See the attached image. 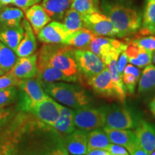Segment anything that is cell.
Here are the masks:
<instances>
[{
	"label": "cell",
	"mask_w": 155,
	"mask_h": 155,
	"mask_svg": "<svg viewBox=\"0 0 155 155\" xmlns=\"http://www.w3.org/2000/svg\"><path fill=\"white\" fill-rule=\"evenodd\" d=\"M64 137L31 113L18 111L0 131V155H68Z\"/></svg>",
	"instance_id": "1"
},
{
	"label": "cell",
	"mask_w": 155,
	"mask_h": 155,
	"mask_svg": "<svg viewBox=\"0 0 155 155\" xmlns=\"http://www.w3.org/2000/svg\"><path fill=\"white\" fill-rule=\"evenodd\" d=\"M75 50L64 44H45L38 54V66H51L61 71L77 82L80 78Z\"/></svg>",
	"instance_id": "2"
},
{
	"label": "cell",
	"mask_w": 155,
	"mask_h": 155,
	"mask_svg": "<svg viewBox=\"0 0 155 155\" xmlns=\"http://www.w3.org/2000/svg\"><path fill=\"white\" fill-rule=\"evenodd\" d=\"M101 9L114 25L119 38H126L137 33L142 24L140 13L129 7L104 0Z\"/></svg>",
	"instance_id": "3"
},
{
	"label": "cell",
	"mask_w": 155,
	"mask_h": 155,
	"mask_svg": "<svg viewBox=\"0 0 155 155\" xmlns=\"http://www.w3.org/2000/svg\"><path fill=\"white\" fill-rule=\"evenodd\" d=\"M40 84L45 91L56 101L75 109L88 106L91 100L86 91L77 85L64 82L40 83Z\"/></svg>",
	"instance_id": "4"
},
{
	"label": "cell",
	"mask_w": 155,
	"mask_h": 155,
	"mask_svg": "<svg viewBox=\"0 0 155 155\" xmlns=\"http://www.w3.org/2000/svg\"><path fill=\"white\" fill-rule=\"evenodd\" d=\"M18 97L17 108L19 111L30 113L37 103L42 101L49 96L44 91L37 78L21 79L17 85Z\"/></svg>",
	"instance_id": "5"
},
{
	"label": "cell",
	"mask_w": 155,
	"mask_h": 155,
	"mask_svg": "<svg viewBox=\"0 0 155 155\" xmlns=\"http://www.w3.org/2000/svg\"><path fill=\"white\" fill-rule=\"evenodd\" d=\"M104 118L105 126L112 129H134L139 119L127 106L121 104L105 105L100 108Z\"/></svg>",
	"instance_id": "6"
},
{
	"label": "cell",
	"mask_w": 155,
	"mask_h": 155,
	"mask_svg": "<svg viewBox=\"0 0 155 155\" xmlns=\"http://www.w3.org/2000/svg\"><path fill=\"white\" fill-rule=\"evenodd\" d=\"M75 58L81 76L86 80L102 72L106 65L99 56L86 49H75Z\"/></svg>",
	"instance_id": "7"
},
{
	"label": "cell",
	"mask_w": 155,
	"mask_h": 155,
	"mask_svg": "<svg viewBox=\"0 0 155 155\" xmlns=\"http://www.w3.org/2000/svg\"><path fill=\"white\" fill-rule=\"evenodd\" d=\"M127 43L107 37L96 36L87 49L101 58L106 64L110 58L125 51Z\"/></svg>",
	"instance_id": "8"
},
{
	"label": "cell",
	"mask_w": 155,
	"mask_h": 155,
	"mask_svg": "<svg viewBox=\"0 0 155 155\" xmlns=\"http://www.w3.org/2000/svg\"><path fill=\"white\" fill-rule=\"evenodd\" d=\"M73 121L75 127L83 131H91L105 126L104 115L100 108L86 106L74 111Z\"/></svg>",
	"instance_id": "9"
},
{
	"label": "cell",
	"mask_w": 155,
	"mask_h": 155,
	"mask_svg": "<svg viewBox=\"0 0 155 155\" xmlns=\"http://www.w3.org/2000/svg\"><path fill=\"white\" fill-rule=\"evenodd\" d=\"M84 28L96 36L118 37L117 31L106 15L99 12L82 15Z\"/></svg>",
	"instance_id": "10"
},
{
	"label": "cell",
	"mask_w": 155,
	"mask_h": 155,
	"mask_svg": "<svg viewBox=\"0 0 155 155\" xmlns=\"http://www.w3.org/2000/svg\"><path fill=\"white\" fill-rule=\"evenodd\" d=\"M86 81L88 86L97 95L104 98H114L119 101L107 66L102 72Z\"/></svg>",
	"instance_id": "11"
},
{
	"label": "cell",
	"mask_w": 155,
	"mask_h": 155,
	"mask_svg": "<svg viewBox=\"0 0 155 155\" xmlns=\"http://www.w3.org/2000/svg\"><path fill=\"white\" fill-rule=\"evenodd\" d=\"M61 104H58L50 97L37 103L30 113L47 124L53 127L60 116Z\"/></svg>",
	"instance_id": "12"
},
{
	"label": "cell",
	"mask_w": 155,
	"mask_h": 155,
	"mask_svg": "<svg viewBox=\"0 0 155 155\" xmlns=\"http://www.w3.org/2000/svg\"><path fill=\"white\" fill-rule=\"evenodd\" d=\"M37 35L38 40L45 44H63L69 32L63 23L53 21L45 25Z\"/></svg>",
	"instance_id": "13"
},
{
	"label": "cell",
	"mask_w": 155,
	"mask_h": 155,
	"mask_svg": "<svg viewBox=\"0 0 155 155\" xmlns=\"http://www.w3.org/2000/svg\"><path fill=\"white\" fill-rule=\"evenodd\" d=\"M139 147L149 154L155 150V125L139 119L135 127Z\"/></svg>",
	"instance_id": "14"
},
{
	"label": "cell",
	"mask_w": 155,
	"mask_h": 155,
	"mask_svg": "<svg viewBox=\"0 0 155 155\" xmlns=\"http://www.w3.org/2000/svg\"><path fill=\"white\" fill-rule=\"evenodd\" d=\"M9 72L20 80L36 77L38 73V54L17 58L15 65Z\"/></svg>",
	"instance_id": "15"
},
{
	"label": "cell",
	"mask_w": 155,
	"mask_h": 155,
	"mask_svg": "<svg viewBox=\"0 0 155 155\" xmlns=\"http://www.w3.org/2000/svg\"><path fill=\"white\" fill-rule=\"evenodd\" d=\"M88 134L86 131L74 130L64 137V146L68 152L73 155H84L88 152Z\"/></svg>",
	"instance_id": "16"
},
{
	"label": "cell",
	"mask_w": 155,
	"mask_h": 155,
	"mask_svg": "<svg viewBox=\"0 0 155 155\" xmlns=\"http://www.w3.org/2000/svg\"><path fill=\"white\" fill-rule=\"evenodd\" d=\"M104 131L112 143L125 147L129 152L139 145L137 135L133 131L125 129H112L107 127H104Z\"/></svg>",
	"instance_id": "17"
},
{
	"label": "cell",
	"mask_w": 155,
	"mask_h": 155,
	"mask_svg": "<svg viewBox=\"0 0 155 155\" xmlns=\"http://www.w3.org/2000/svg\"><path fill=\"white\" fill-rule=\"evenodd\" d=\"M125 53L129 63L141 68L150 65L153 59L152 51L144 49L132 41L127 43Z\"/></svg>",
	"instance_id": "18"
},
{
	"label": "cell",
	"mask_w": 155,
	"mask_h": 155,
	"mask_svg": "<svg viewBox=\"0 0 155 155\" xmlns=\"http://www.w3.org/2000/svg\"><path fill=\"white\" fill-rule=\"evenodd\" d=\"M22 25L25 30L24 36L15 51V53L19 58L27 57L32 55L36 51L38 47L33 29L32 28L28 19H23Z\"/></svg>",
	"instance_id": "19"
},
{
	"label": "cell",
	"mask_w": 155,
	"mask_h": 155,
	"mask_svg": "<svg viewBox=\"0 0 155 155\" xmlns=\"http://www.w3.org/2000/svg\"><path fill=\"white\" fill-rule=\"evenodd\" d=\"M26 19L32 26L35 34L38 32L50 22L51 18L47 14L42 5H35L25 11Z\"/></svg>",
	"instance_id": "20"
},
{
	"label": "cell",
	"mask_w": 155,
	"mask_h": 155,
	"mask_svg": "<svg viewBox=\"0 0 155 155\" xmlns=\"http://www.w3.org/2000/svg\"><path fill=\"white\" fill-rule=\"evenodd\" d=\"M25 30L22 24L17 27H8L0 25V42L16 51L22 41Z\"/></svg>",
	"instance_id": "21"
},
{
	"label": "cell",
	"mask_w": 155,
	"mask_h": 155,
	"mask_svg": "<svg viewBox=\"0 0 155 155\" xmlns=\"http://www.w3.org/2000/svg\"><path fill=\"white\" fill-rule=\"evenodd\" d=\"M71 3L72 0H48L42 6L50 18L59 22L63 19Z\"/></svg>",
	"instance_id": "22"
},
{
	"label": "cell",
	"mask_w": 155,
	"mask_h": 155,
	"mask_svg": "<svg viewBox=\"0 0 155 155\" xmlns=\"http://www.w3.org/2000/svg\"><path fill=\"white\" fill-rule=\"evenodd\" d=\"M73 114L74 111L61 105L60 116L53 127L64 137L75 130Z\"/></svg>",
	"instance_id": "23"
},
{
	"label": "cell",
	"mask_w": 155,
	"mask_h": 155,
	"mask_svg": "<svg viewBox=\"0 0 155 155\" xmlns=\"http://www.w3.org/2000/svg\"><path fill=\"white\" fill-rule=\"evenodd\" d=\"M36 78L40 83H55L59 81L75 82L61 71L51 66H38Z\"/></svg>",
	"instance_id": "24"
},
{
	"label": "cell",
	"mask_w": 155,
	"mask_h": 155,
	"mask_svg": "<svg viewBox=\"0 0 155 155\" xmlns=\"http://www.w3.org/2000/svg\"><path fill=\"white\" fill-rule=\"evenodd\" d=\"M96 35L88 29L83 28L74 32L69 34L63 44L78 48L86 49Z\"/></svg>",
	"instance_id": "25"
},
{
	"label": "cell",
	"mask_w": 155,
	"mask_h": 155,
	"mask_svg": "<svg viewBox=\"0 0 155 155\" xmlns=\"http://www.w3.org/2000/svg\"><path fill=\"white\" fill-rule=\"evenodd\" d=\"M139 36H155V2L147 1L144 13L141 28L139 32Z\"/></svg>",
	"instance_id": "26"
},
{
	"label": "cell",
	"mask_w": 155,
	"mask_h": 155,
	"mask_svg": "<svg viewBox=\"0 0 155 155\" xmlns=\"http://www.w3.org/2000/svg\"><path fill=\"white\" fill-rule=\"evenodd\" d=\"M104 129H94L88 134V152L94 150H108L111 144Z\"/></svg>",
	"instance_id": "27"
},
{
	"label": "cell",
	"mask_w": 155,
	"mask_h": 155,
	"mask_svg": "<svg viewBox=\"0 0 155 155\" xmlns=\"http://www.w3.org/2000/svg\"><path fill=\"white\" fill-rule=\"evenodd\" d=\"M23 18L24 12L21 9L5 7L0 12V25L8 27L19 26Z\"/></svg>",
	"instance_id": "28"
},
{
	"label": "cell",
	"mask_w": 155,
	"mask_h": 155,
	"mask_svg": "<svg viewBox=\"0 0 155 155\" xmlns=\"http://www.w3.org/2000/svg\"><path fill=\"white\" fill-rule=\"evenodd\" d=\"M155 90V66L147 65L141 73L139 81L138 91L139 93H148Z\"/></svg>",
	"instance_id": "29"
},
{
	"label": "cell",
	"mask_w": 155,
	"mask_h": 155,
	"mask_svg": "<svg viewBox=\"0 0 155 155\" xmlns=\"http://www.w3.org/2000/svg\"><path fill=\"white\" fill-rule=\"evenodd\" d=\"M17 55L14 50L0 42V70L7 73L14 66Z\"/></svg>",
	"instance_id": "30"
},
{
	"label": "cell",
	"mask_w": 155,
	"mask_h": 155,
	"mask_svg": "<svg viewBox=\"0 0 155 155\" xmlns=\"http://www.w3.org/2000/svg\"><path fill=\"white\" fill-rule=\"evenodd\" d=\"M63 20V24L65 25L69 34L84 28L82 15L73 9H70L67 11Z\"/></svg>",
	"instance_id": "31"
},
{
	"label": "cell",
	"mask_w": 155,
	"mask_h": 155,
	"mask_svg": "<svg viewBox=\"0 0 155 155\" xmlns=\"http://www.w3.org/2000/svg\"><path fill=\"white\" fill-rule=\"evenodd\" d=\"M71 9H74L82 15L99 12L97 4L94 0H72Z\"/></svg>",
	"instance_id": "32"
},
{
	"label": "cell",
	"mask_w": 155,
	"mask_h": 155,
	"mask_svg": "<svg viewBox=\"0 0 155 155\" xmlns=\"http://www.w3.org/2000/svg\"><path fill=\"white\" fill-rule=\"evenodd\" d=\"M18 97V88L10 86L0 89V108L10 106L17 101Z\"/></svg>",
	"instance_id": "33"
},
{
	"label": "cell",
	"mask_w": 155,
	"mask_h": 155,
	"mask_svg": "<svg viewBox=\"0 0 155 155\" xmlns=\"http://www.w3.org/2000/svg\"><path fill=\"white\" fill-rule=\"evenodd\" d=\"M132 41L147 50L154 52L155 51V36L153 35H146V36H139L137 35L131 40Z\"/></svg>",
	"instance_id": "34"
},
{
	"label": "cell",
	"mask_w": 155,
	"mask_h": 155,
	"mask_svg": "<svg viewBox=\"0 0 155 155\" xmlns=\"http://www.w3.org/2000/svg\"><path fill=\"white\" fill-rule=\"evenodd\" d=\"M18 111L17 106L0 108V131Z\"/></svg>",
	"instance_id": "35"
},
{
	"label": "cell",
	"mask_w": 155,
	"mask_h": 155,
	"mask_svg": "<svg viewBox=\"0 0 155 155\" xmlns=\"http://www.w3.org/2000/svg\"><path fill=\"white\" fill-rule=\"evenodd\" d=\"M122 79H123V82L124 84L127 94L130 95L133 94L134 92L137 82L139 78H137L135 75L131 74V73H124Z\"/></svg>",
	"instance_id": "36"
},
{
	"label": "cell",
	"mask_w": 155,
	"mask_h": 155,
	"mask_svg": "<svg viewBox=\"0 0 155 155\" xmlns=\"http://www.w3.org/2000/svg\"><path fill=\"white\" fill-rule=\"evenodd\" d=\"M20 79L17 78L9 72L0 76V89L10 86H17Z\"/></svg>",
	"instance_id": "37"
},
{
	"label": "cell",
	"mask_w": 155,
	"mask_h": 155,
	"mask_svg": "<svg viewBox=\"0 0 155 155\" xmlns=\"http://www.w3.org/2000/svg\"><path fill=\"white\" fill-rule=\"evenodd\" d=\"M41 0H13V4L21 9L23 12L32 7L35 5L40 3Z\"/></svg>",
	"instance_id": "38"
},
{
	"label": "cell",
	"mask_w": 155,
	"mask_h": 155,
	"mask_svg": "<svg viewBox=\"0 0 155 155\" xmlns=\"http://www.w3.org/2000/svg\"><path fill=\"white\" fill-rule=\"evenodd\" d=\"M128 61H129V60H128V57L125 53V51L122 52L119 55L117 61V69L121 77L123 76L124 71V68L126 65H127Z\"/></svg>",
	"instance_id": "39"
},
{
	"label": "cell",
	"mask_w": 155,
	"mask_h": 155,
	"mask_svg": "<svg viewBox=\"0 0 155 155\" xmlns=\"http://www.w3.org/2000/svg\"><path fill=\"white\" fill-rule=\"evenodd\" d=\"M111 155H129L124 147L119 145L111 144L108 150Z\"/></svg>",
	"instance_id": "40"
},
{
	"label": "cell",
	"mask_w": 155,
	"mask_h": 155,
	"mask_svg": "<svg viewBox=\"0 0 155 155\" xmlns=\"http://www.w3.org/2000/svg\"><path fill=\"white\" fill-rule=\"evenodd\" d=\"M124 73H131V74L135 75L137 78H139V75H140V71H139V70L137 68V67H135L134 65L129 64V65H126L124 71Z\"/></svg>",
	"instance_id": "41"
},
{
	"label": "cell",
	"mask_w": 155,
	"mask_h": 155,
	"mask_svg": "<svg viewBox=\"0 0 155 155\" xmlns=\"http://www.w3.org/2000/svg\"><path fill=\"white\" fill-rule=\"evenodd\" d=\"M130 154L131 155H149L146 151L139 147V145H137L134 149H133L130 152Z\"/></svg>",
	"instance_id": "42"
},
{
	"label": "cell",
	"mask_w": 155,
	"mask_h": 155,
	"mask_svg": "<svg viewBox=\"0 0 155 155\" xmlns=\"http://www.w3.org/2000/svg\"><path fill=\"white\" fill-rule=\"evenodd\" d=\"M86 155H111V154L105 150H94L87 152Z\"/></svg>",
	"instance_id": "43"
},
{
	"label": "cell",
	"mask_w": 155,
	"mask_h": 155,
	"mask_svg": "<svg viewBox=\"0 0 155 155\" xmlns=\"http://www.w3.org/2000/svg\"><path fill=\"white\" fill-rule=\"evenodd\" d=\"M150 108L151 111H152L153 115H154V117H155V98H154V99H153L152 101L150 103Z\"/></svg>",
	"instance_id": "44"
},
{
	"label": "cell",
	"mask_w": 155,
	"mask_h": 155,
	"mask_svg": "<svg viewBox=\"0 0 155 155\" xmlns=\"http://www.w3.org/2000/svg\"><path fill=\"white\" fill-rule=\"evenodd\" d=\"M0 3H1L2 6L7 5L11 3H13V0H0Z\"/></svg>",
	"instance_id": "45"
},
{
	"label": "cell",
	"mask_w": 155,
	"mask_h": 155,
	"mask_svg": "<svg viewBox=\"0 0 155 155\" xmlns=\"http://www.w3.org/2000/svg\"><path fill=\"white\" fill-rule=\"evenodd\" d=\"M5 72H4L3 71H2V70H0V76H1V75H4V74H5Z\"/></svg>",
	"instance_id": "46"
},
{
	"label": "cell",
	"mask_w": 155,
	"mask_h": 155,
	"mask_svg": "<svg viewBox=\"0 0 155 155\" xmlns=\"http://www.w3.org/2000/svg\"><path fill=\"white\" fill-rule=\"evenodd\" d=\"M153 61H154V64H155V52H154V56H153Z\"/></svg>",
	"instance_id": "47"
},
{
	"label": "cell",
	"mask_w": 155,
	"mask_h": 155,
	"mask_svg": "<svg viewBox=\"0 0 155 155\" xmlns=\"http://www.w3.org/2000/svg\"><path fill=\"white\" fill-rule=\"evenodd\" d=\"M94 2H95V3L98 4V1H99V0H94Z\"/></svg>",
	"instance_id": "48"
},
{
	"label": "cell",
	"mask_w": 155,
	"mask_h": 155,
	"mask_svg": "<svg viewBox=\"0 0 155 155\" xmlns=\"http://www.w3.org/2000/svg\"><path fill=\"white\" fill-rule=\"evenodd\" d=\"M147 1H152V2H155V0H147Z\"/></svg>",
	"instance_id": "49"
},
{
	"label": "cell",
	"mask_w": 155,
	"mask_h": 155,
	"mask_svg": "<svg viewBox=\"0 0 155 155\" xmlns=\"http://www.w3.org/2000/svg\"><path fill=\"white\" fill-rule=\"evenodd\" d=\"M152 155H155V151H154V152H153V153H152Z\"/></svg>",
	"instance_id": "50"
},
{
	"label": "cell",
	"mask_w": 155,
	"mask_h": 155,
	"mask_svg": "<svg viewBox=\"0 0 155 155\" xmlns=\"http://www.w3.org/2000/svg\"><path fill=\"white\" fill-rule=\"evenodd\" d=\"M2 7V5H1V3H0V7Z\"/></svg>",
	"instance_id": "51"
},
{
	"label": "cell",
	"mask_w": 155,
	"mask_h": 155,
	"mask_svg": "<svg viewBox=\"0 0 155 155\" xmlns=\"http://www.w3.org/2000/svg\"><path fill=\"white\" fill-rule=\"evenodd\" d=\"M46 1H48V0H44V1H43V2H46Z\"/></svg>",
	"instance_id": "52"
}]
</instances>
